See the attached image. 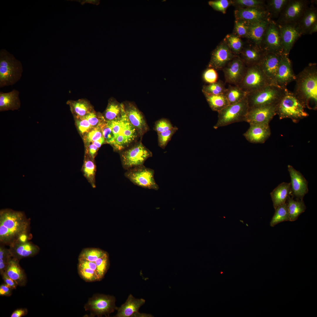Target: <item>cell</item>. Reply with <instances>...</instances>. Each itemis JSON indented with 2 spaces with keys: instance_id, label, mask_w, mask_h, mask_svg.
Segmentation results:
<instances>
[{
  "instance_id": "cell-1",
  "label": "cell",
  "mask_w": 317,
  "mask_h": 317,
  "mask_svg": "<svg viewBox=\"0 0 317 317\" xmlns=\"http://www.w3.org/2000/svg\"><path fill=\"white\" fill-rule=\"evenodd\" d=\"M30 222L25 213L6 208L0 210V244L9 246L28 235Z\"/></svg>"
},
{
  "instance_id": "cell-61",
  "label": "cell",
  "mask_w": 317,
  "mask_h": 317,
  "mask_svg": "<svg viewBox=\"0 0 317 317\" xmlns=\"http://www.w3.org/2000/svg\"><path fill=\"white\" fill-rule=\"evenodd\" d=\"M317 31V23H315L311 28L308 34L311 35Z\"/></svg>"
},
{
  "instance_id": "cell-3",
  "label": "cell",
  "mask_w": 317,
  "mask_h": 317,
  "mask_svg": "<svg viewBox=\"0 0 317 317\" xmlns=\"http://www.w3.org/2000/svg\"><path fill=\"white\" fill-rule=\"evenodd\" d=\"M108 122L114 136L111 144L114 150L121 152L136 138L138 133L130 123L125 112L117 119Z\"/></svg>"
},
{
  "instance_id": "cell-8",
  "label": "cell",
  "mask_w": 317,
  "mask_h": 317,
  "mask_svg": "<svg viewBox=\"0 0 317 317\" xmlns=\"http://www.w3.org/2000/svg\"><path fill=\"white\" fill-rule=\"evenodd\" d=\"M272 84L258 65L247 67L243 78L238 86L247 94Z\"/></svg>"
},
{
  "instance_id": "cell-13",
  "label": "cell",
  "mask_w": 317,
  "mask_h": 317,
  "mask_svg": "<svg viewBox=\"0 0 317 317\" xmlns=\"http://www.w3.org/2000/svg\"><path fill=\"white\" fill-rule=\"evenodd\" d=\"M307 0H289L280 14L276 23L278 24H296L309 6Z\"/></svg>"
},
{
  "instance_id": "cell-29",
  "label": "cell",
  "mask_w": 317,
  "mask_h": 317,
  "mask_svg": "<svg viewBox=\"0 0 317 317\" xmlns=\"http://www.w3.org/2000/svg\"><path fill=\"white\" fill-rule=\"evenodd\" d=\"M271 19L269 18L259 22L249 24L247 37L260 47L265 31Z\"/></svg>"
},
{
  "instance_id": "cell-53",
  "label": "cell",
  "mask_w": 317,
  "mask_h": 317,
  "mask_svg": "<svg viewBox=\"0 0 317 317\" xmlns=\"http://www.w3.org/2000/svg\"><path fill=\"white\" fill-rule=\"evenodd\" d=\"M236 3L240 5L247 8H265L264 1L259 0H236Z\"/></svg>"
},
{
  "instance_id": "cell-10",
  "label": "cell",
  "mask_w": 317,
  "mask_h": 317,
  "mask_svg": "<svg viewBox=\"0 0 317 317\" xmlns=\"http://www.w3.org/2000/svg\"><path fill=\"white\" fill-rule=\"evenodd\" d=\"M152 156L151 152L141 142L120 152L122 167L127 170L143 165L145 161Z\"/></svg>"
},
{
  "instance_id": "cell-38",
  "label": "cell",
  "mask_w": 317,
  "mask_h": 317,
  "mask_svg": "<svg viewBox=\"0 0 317 317\" xmlns=\"http://www.w3.org/2000/svg\"><path fill=\"white\" fill-rule=\"evenodd\" d=\"M289 0H269L267 1L266 9L270 18H278Z\"/></svg>"
},
{
  "instance_id": "cell-25",
  "label": "cell",
  "mask_w": 317,
  "mask_h": 317,
  "mask_svg": "<svg viewBox=\"0 0 317 317\" xmlns=\"http://www.w3.org/2000/svg\"><path fill=\"white\" fill-rule=\"evenodd\" d=\"M317 23V9L313 5L308 6L302 16L295 24L302 35L308 34L311 27Z\"/></svg>"
},
{
  "instance_id": "cell-34",
  "label": "cell",
  "mask_w": 317,
  "mask_h": 317,
  "mask_svg": "<svg viewBox=\"0 0 317 317\" xmlns=\"http://www.w3.org/2000/svg\"><path fill=\"white\" fill-rule=\"evenodd\" d=\"M286 202L289 221H295L306 210V207L304 203L303 200H295L293 197H291L290 196L288 198Z\"/></svg>"
},
{
  "instance_id": "cell-37",
  "label": "cell",
  "mask_w": 317,
  "mask_h": 317,
  "mask_svg": "<svg viewBox=\"0 0 317 317\" xmlns=\"http://www.w3.org/2000/svg\"><path fill=\"white\" fill-rule=\"evenodd\" d=\"M247 93L237 85H229L224 94L229 104L237 103L246 97Z\"/></svg>"
},
{
  "instance_id": "cell-57",
  "label": "cell",
  "mask_w": 317,
  "mask_h": 317,
  "mask_svg": "<svg viewBox=\"0 0 317 317\" xmlns=\"http://www.w3.org/2000/svg\"><path fill=\"white\" fill-rule=\"evenodd\" d=\"M87 149L86 153V154L88 155L92 159H94L96 156L98 148L92 143L87 146Z\"/></svg>"
},
{
  "instance_id": "cell-9",
  "label": "cell",
  "mask_w": 317,
  "mask_h": 317,
  "mask_svg": "<svg viewBox=\"0 0 317 317\" xmlns=\"http://www.w3.org/2000/svg\"><path fill=\"white\" fill-rule=\"evenodd\" d=\"M115 297L102 294H94L85 304V311H89L92 316H108L118 308L116 306Z\"/></svg>"
},
{
  "instance_id": "cell-2",
  "label": "cell",
  "mask_w": 317,
  "mask_h": 317,
  "mask_svg": "<svg viewBox=\"0 0 317 317\" xmlns=\"http://www.w3.org/2000/svg\"><path fill=\"white\" fill-rule=\"evenodd\" d=\"M294 93L305 108H317V65L310 63L296 75Z\"/></svg>"
},
{
  "instance_id": "cell-55",
  "label": "cell",
  "mask_w": 317,
  "mask_h": 317,
  "mask_svg": "<svg viewBox=\"0 0 317 317\" xmlns=\"http://www.w3.org/2000/svg\"><path fill=\"white\" fill-rule=\"evenodd\" d=\"M85 117L92 128L98 126L104 119L102 115H98L92 111L85 116Z\"/></svg>"
},
{
  "instance_id": "cell-36",
  "label": "cell",
  "mask_w": 317,
  "mask_h": 317,
  "mask_svg": "<svg viewBox=\"0 0 317 317\" xmlns=\"http://www.w3.org/2000/svg\"><path fill=\"white\" fill-rule=\"evenodd\" d=\"M71 110L76 117H83L92 111V107L89 103L84 100L76 101H69L67 102Z\"/></svg>"
},
{
  "instance_id": "cell-40",
  "label": "cell",
  "mask_w": 317,
  "mask_h": 317,
  "mask_svg": "<svg viewBox=\"0 0 317 317\" xmlns=\"http://www.w3.org/2000/svg\"><path fill=\"white\" fill-rule=\"evenodd\" d=\"M106 252L98 248H86L83 250L81 252L79 259L95 262L98 258L102 257Z\"/></svg>"
},
{
  "instance_id": "cell-21",
  "label": "cell",
  "mask_w": 317,
  "mask_h": 317,
  "mask_svg": "<svg viewBox=\"0 0 317 317\" xmlns=\"http://www.w3.org/2000/svg\"><path fill=\"white\" fill-rule=\"evenodd\" d=\"M123 104L129 120L136 129L139 134L143 135L149 128L142 114L133 103L126 102Z\"/></svg>"
},
{
  "instance_id": "cell-39",
  "label": "cell",
  "mask_w": 317,
  "mask_h": 317,
  "mask_svg": "<svg viewBox=\"0 0 317 317\" xmlns=\"http://www.w3.org/2000/svg\"><path fill=\"white\" fill-rule=\"evenodd\" d=\"M289 221V215L286 202L275 209V212L270 222L271 227L283 222Z\"/></svg>"
},
{
  "instance_id": "cell-33",
  "label": "cell",
  "mask_w": 317,
  "mask_h": 317,
  "mask_svg": "<svg viewBox=\"0 0 317 317\" xmlns=\"http://www.w3.org/2000/svg\"><path fill=\"white\" fill-rule=\"evenodd\" d=\"M94 160L85 155L81 171L93 188H96V166Z\"/></svg>"
},
{
  "instance_id": "cell-35",
  "label": "cell",
  "mask_w": 317,
  "mask_h": 317,
  "mask_svg": "<svg viewBox=\"0 0 317 317\" xmlns=\"http://www.w3.org/2000/svg\"><path fill=\"white\" fill-rule=\"evenodd\" d=\"M204 95L210 107L213 111L218 112L230 105L224 94Z\"/></svg>"
},
{
  "instance_id": "cell-16",
  "label": "cell",
  "mask_w": 317,
  "mask_h": 317,
  "mask_svg": "<svg viewBox=\"0 0 317 317\" xmlns=\"http://www.w3.org/2000/svg\"><path fill=\"white\" fill-rule=\"evenodd\" d=\"M296 79V75L289 56L284 55L273 81V84L286 88L289 84L295 81Z\"/></svg>"
},
{
  "instance_id": "cell-30",
  "label": "cell",
  "mask_w": 317,
  "mask_h": 317,
  "mask_svg": "<svg viewBox=\"0 0 317 317\" xmlns=\"http://www.w3.org/2000/svg\"><path fill=\"white\" fill-rule=\"evenodd\" d=\"M241 53V59L247 67L258 65L265 54L261 48L256 44L246 48Z\"/></svg>"
},
{
  "instance_id": "cell-19",
  "label": "cell",
  "mask_w": 317,
  "mask_h": 317,
  "mask_svg": "<svg viewBox=\"0 0 317 317\" xmlns=\"http://www.w3.org/2000/svg\"><path fill=\"white\" fill-rule=\"evenodd\" d=\"M9 247L12 257L19 261L24 258L34 256L40 250L38 246L28 240L18 241Z\"/></svg>"
},
{
  "instance_id": "cell-48",
  "label": "cell",
  "mask_w": 317,
  "mask_h": 317,
  "mask_svg": "<svg viewBox=\"0 0 317 317\" xmlns=\"http://www.w3.org/2000/svg\"><path fill=\"white\" fill-rule=\"evenodd\" d=\"M103 136L102 131L100 127L98 126L92 128L86 133L84 139L85 141L88 146L90 143L98 140Z\"/></svg>"
},
{
  "instance_id": "cell-31",
  "label": "cell",
  "mask_w": 317,
  "mask_h": 317,
  "mask_svg": "<svg viewBox=\"0 0 317 317\" xmlns=\"http://www.w3.org/2000/svg\"><path fill=\"white\" fill-rule=\"evenodd\" d=\"M291 193L290 183L283 182L276 187L270 193L274 209L285 203Z\"/></svg>"
},
{
  "instance_id": "cell-11",
  "label": "cell",
  "mask_w": 317,
  "mask_h": 317,
  "mask_svg": "<svg viewBox=\"0 0 317 317\" xmlns=\"http://www.w3.org/2000/svg\"><path fill=\"white\" fill-rule=\"evenodd\" d=\"M154 170L143 165L127 170L125 176L134 184L145 188L158 190L159 187L154 178Z\"/></svg>"
},
{
  "instance_id": "cell-5",
  "label": "cell",
  "mask_w": 317,
  "mask_h": 317,
  "mask_svg": "<svg viewBox=\"0 0 317 317\" xmlns=\"http://www.w3.org/2000/svg\"><path fill=\"white\" fill-rule=\"evenodd\" d=\"M305 108L294 92L286 89L276 104V114L281 119L290 118L297 122L308 116Z\"/></svg>"
},
{
  "instance_id": "cell-4",
  "label": "cell",
  "mask_w": 317,
  "mask_h": 317,
  "mask_svg": "<svg viewBox=\"0 0 317 317\" xmlns=\"http://www.w3.org/2000/svg\"><path fill=\"white\" fill-rule=\"evenodd\" d=\"M23 69L21 62L4 49L0 51V88L12 86L21 79Z\"/></svg>"
},
{
  "instance_id": "cell-54",
  "label": "cell",
  "mask_w": 317,
  "mask_h": 317,
  "mask_svg": "<svg viewBox=\"0 0 317 317\" xmlns=\"http://www.w3.org/2000/svg\"><path fill=\"white\" fill-rule=\"evenodd\" d=\"M209 4L214 9L225 14L230 2L227 0H218L210 1Z\"/></svg>"
},
{
  "instance_id": "cell-58",
  "label": "cell",
  "mask_w": 317,
  "mask_h": 317,
  "mask_svg": "<svg viewBox=\"0 0 317 317\" xmlns=\"http://www.w3.org/2000/svg\"><path fill=\"white\" fill-rule=\"evenodd\" d=\"M13 290L4 283L2 284L0 286V295L9 296L12 294Z\"/></svg>"
},
{
  "instance_id": "cell-52",
  "label": "cell",
  "mask_w": 317,
  "mask_h": 317,
  "mask_svg": "<svg viewBox=\"0 0 317 317\" xmlns=\"http://www.w3.org/2000/svg\"><path fill=\"white\" fill-rule=\"evenodd\" d=\"M76 123L79 131L82 134H86L92 129L85 116L76 117Z\"/></svg>"
},
{
  "instance_id": "cell-7",
  "label": "cell",
  "mask_w": 317,
  "mask_h": 317,
  "mask_svg": "<svg viewBox=\"0 0 317 317\" xmlns=\"http://www.w3.org/2000/svg\"><path fill=\"white\" fill-rule=\"evenodd\" d=\"M249 108L246 97L237 103L229 105L218 112V120L214 128L217 129L234 123L245 121Z\"/></svg>"
},
{
  "instance_id": "cell-43",
  "label": "cell",
  "mask_w": 317,
  "mask_h": 317,
  "mask_svg": "<svg viewBox=\"0 0 317 317\" xmlns=\"http://www.w3.org/2000/svg\"><path fill=\"white\" fill-rule=\"evenodd\" d=\"M97 266V272L99 281L104 277L109 267V257L106 252L95 262Z\"/></svg>"
},
{
  "instance_id": "cell-15",
  "label": "cell",
  "mask_w": 317,
  "mask_h": 317,
  "mask_svg": "<svg viewBox=\"0 0 317 317\" xmlns=\"http://www.w3.org/2000/svg\"><path fill=\"white\" fill-rule=\"evenodd\" d=\"M246 68L241 58L235 56L222 70L225 82L238 86L243 78Z\"/></svg>"
},
{
  "instance_id": "cell-49",
  "label": "cell",
  "mask_w": 317,
  "mask_h": 317,
  "mask_svg": "<svg viewBox=\"0 0 317 317\" xmlns=\"http://www.w3.org/2000/svg\"><path fill=\"white\" fill-rule=\"evenodd\" d=\"M173 127L169 120L162 118L155 122L154 129L158 134L168 130Z\"/></svg>"
},
{
  "instance_id": "cell-56",
  "label": "cell",
  "mask_w": 317,
  "mask_h": 317,
  "mask_svg": "<svg viewBox=\"0 0 317 317\" xmlns=\"http://www.w3.org/2000/svg\"><path fill=\"white\" fill-rule=\"evenodd\" d=\"M4 283L9 286L13 289H16L18 284L13 279L8 276L4 272L1 275Z\"/></svg>"
},
{
  "instance_id": "cell-26",
  "label": "cell",
  "mask_w": 317,
  "mask_h": 317,
  "mask_svg": "<svg viewBox=\"0 0 317 317\" xmlns=\"http://www.w3.org/2000/svg\"><path fill=\"white\" fill-rule=\"evenodd\" d=\"M145 302L144 299H136L130 294L125 302L118 308V312L115 317H136L139 308Z\"/></svg>"
},
{
  "instance_id": "cell-59",
  "label": "cell",
  "mask_w": 317,
  "mask_h": 317,
  "mask_svg": "<svg viewBox=\"0 0 317 317\" xmlns=\"http://www.w3.org/2000/svg\"><path fill=\"white\" fill-rule=\"evenodd\" d=\"M28 310L26 308H18L13 312L11 316V317H21L26 315L28 313Z\"/></svg>"
},
{
  "instance_id": "cell-50",
  "label": "cell",
  "mask_w": 317,
  "mask_h": 317,
  "mask_svg": "<svg viewBox=\"0 0 317 317\" xmlns=\"http://www.w3.org/2000/svg\"><path fill=\"white\" fill-rule=\"evenodd\" d=\"M248 25L249 23L243 21L236 20L234 27L236 33L240 37H247Z\"/></svg>"
},
{
  "instance_id": "cell-24",
  "label": "cell",
  "mask_w": 317,
  "mask_h": 317,
  "mask_svg": "<svg viewBox=\"0 0 317 317\" xmlns=\"http://www.w3.org/2000/svg\"><path fill=\"white\" fill-rule=\"evenodd\" d=\"M248 130L243 136L249 142L253 143H263L271 134L269 124H250Z\"/></svg>"
},
{
  "instance_id": "cell-62",
  "label": "cell",
  "mask_w": 317,
  "mask_h": 317,
  "mask_svg": "<svg viewBox=\"0 0 317 317\" xmlns=\"http://www.w3.org/2000/svg\"><path fill=\"white\" fill-rule=\"evenodd\" d=\"M83 2H85V3L87 2V3H88L96 4L97 3V2L98 1H96V0H86L85 1H83Z\"/></svg>"
},
{
  "instance_id": "cell-28",
  "label": "cell",
  "mask_w": 317,
  "mask_h": 317,
  "mask_svg": "<svg viewBox=\"0 0 317 317\" xmlns=\"http://www.w3.org/2000/svg\"><path fill=\"white\" fill-rule=\"evenodd\" d=\"M19 261L11 257L5 271L6 274L21 286L26 285L27 279L24 270L19 264Z\"/></svg>"
},
{
  "instance_id": "cell-41",
  "label": "cell",
  "mask_w": 317,
  "mask_h": 317,
  "mask_svg": "<svg viewBox=\"0 0 317 317\" xmlns=\"http://www.w3.org/2000/svg\"><path fill=\"white\" fill-rule=\"evenodd\" d=\"M225 40L226 44L234 55L241 53L242 50L243 44L241 40L238 36L228 34Z\"/></svg>"
},
{
  "instance_id": "cell-23",
  "label": "cell",
  "mask_w": 317,
  "mask_h": 317,
  "mask_svg": "<svg viewBox=\"0 0 317 317\" xmlns=\"http://www.w3.org/2000/svg\"><path fill=\"white\" fill-rule=\"evenodd\" d=\"M284 55L278 53H265L258 65L272 84L273 81Z\"/></svg>"
},
{
  "instance_id": "cell-47",
  "label": "cell",
  "mask_w": 317,
  "mask_h": 317,
  "mask_svg": "<svg viewBox=\"0 0 317 317\" xmlns=\"http://www.w3.org/2000/svg\"><path fill=\"white\" fill-rule=\"evenodd\" d=\"M98 126L102 131L105 142L111 145L114 141V136L108 122L104 119Z\"/></svg>"
},
{
  "instance_id": "cell-44",
  "label": "cell",
  "mask_w": 317,
  "mask_h": 317,
  "mask_svg": "<svg viewBox=\"0 0 317 317\" xmlns=\"http://www.w3.org/2000/svg\"><path fill=\"white\" fill-rule=\"evenodd\" d=\"M79 274L81 277L87 282L99 281L96 272L89 268L78 266Z\"/></svg>"
},
{
  "instance_id": "cell-27",
  "label": "cell",
  "mask_w": 317,
  "mask_h": 317,
  "mask_svg": "<svg viewBox=\"0 0 317 317\" xmlns=\"http://www.w3.org/2000/svg\"><path fill=\"white\" fill-rule=\"evenodd\" d=\"M19 93V92L15 89L8 92H0V112L18 109L21 105Z\"/></svg>"
},
{
  "instance_id": "cell-46",
  "label": "cell",
  "mask_w": 317,
  "mask_h": 317,
  "mask_svg": "<svg viewBox=\"0 0 317 317\" xmlns=\"http://www.w3.org/2000/svg\"><path fill=\"white\" fill-rule=\"evenodd\" d=\"M5 245L0 244V274L1 275L5 272L8 262L12 257L9 250Z\"/></svg>"
},
{
  "instance_id": "cell-42",
  "label": "cell",
  "mask_w": 317,
  "mask_h": 317,
  "mask_svg": "<svg viewBox=\"0 0 317 317\" xmlns=\"http://www.w3.org/2000/svg\"><path fill=\"white\" fill-rule=\"evenodd\" d=\"M226 88L221 80L203 86L202 91L203 94L219 95L224 94Z\"/></svg>"
},
{
  "instance_id": "cell-18",
  "label": "cell",
  "mask_w": 317,
  "mask_h": 317,
  "mask_svg": "<svg viewBox=\"0 0 317 317\" xmlns=\"http://www.w3.org/2000/svg\"><path fill=\"white\" fill-rule=\"evenodd\" d=\"M278 24L280 32L284 54L289 56L295 42L302 35L295 24Z\"/></svg>"
},
{
  "instance_id": "cell-14",
  "label": "cell",
  "mask_w": 317,
  "mask_h": 317,
  "mask_svg": "<svg viewBox=\"0 0 317 317\" xmlns=\"http://www.w3.org/2000/svg\"><path fill=\"white\" fill-rule=\"evenodd\" d=\"M276 104L249 108L245 121L249 124H269L276 114Z\"/></svg>"
},
{
  "instance_id": "cell-51",
  "label": "cell",
  "mask_w": 317,
  "mask_h": 317,
  "mask_svg": "<svg viewBox=\"0 0 317 317\" xmlns=\"http://www.w3.org/2000/svg\"><path fill=\"white\" fill-rule=\"evenodd\" d=\"M202 77L205 82L210 84L217 81L218 75L216 70L208 68L203 72Z\"/></svg>"
},
{
  "instance_id": "cell-12",
  "label": "cell",
  "mask_w": 317,
  "mask_h": 317,
  "mask_svg": "<svg viewBox=\"0 0 317 317\" xmlns=\"http://www.w3.org/2000/svg\"><path fill=\"white\" fill-rule=\"evenodd\" d=\"M261 47L265 53L282 54L283 49L278 24L270 20L265 31Z\"/></svg>"
},
{
  "instance_id": "cell-45",
  "label": "cell",
  "mask_w": 317,
  "mask_h": 317,
  "mask_svg": "<svg viewBox=\"0 0 317 317\" xmlns=\"http://www.w3.org/2000/svg\"><path fill=\"white\" fill-rule=\"evenodd\" d=\"M178 129V128L175 126L166 131L157 134L159 146L162 149H164Z\"/></svg>"
},
{
  "instance_id": "cell-20",
  "label": "cell",
  "mask_w": 317,
  "mask_h": 317,
  "mask_svg": "<svg viewBox=\"0 0 317 317\" xmlns=\"http://www.w3.org/2000/svg\"><path fill=\"white\" fill-rule=\"evenodd\" d=\"M288 170L291 178V189L293 196L296 200H303L308 192V181L302 174L292 166L288 165Z\"/></svg>"
},
{
  "instance_id": "cell-6",
  "label": "cell",
  "mask_w": 317,
  "mask_h": 317,
  "mask_svg": "<svg viewBox=\"0 0 317 317\" xmlns=\"http://www.w3.org/2000/svg\"><path fill=\"white\" fill-rule=\"evenodd\" d=\"M286 89L271 84L247 93L246 98L249 108L277 104Z\"/></svg>"
},
{
  "instance_id": "cell-17",
  "label": "cell",
  "mask_w": 317,
  "mask_h": 317,
  "mask_svg": "<svg viewBox=\"0 0 317 317\" xmlns=\"http://www.w3.org/2000/svg\"><path fill=\"white\" fill-rule=\"evenodd\" d=\"M235 56L227 44L222 43L212 52L208 67L216 70H222Z\"/></svg>"
},
{
  "instance_id": "cell-32",
  "label": "cell",
  "mask_w": 317,
  "mask_h": 317,
  "mask_svg": "<svg viewBox=\"0 0 317 317\" xmlns=\"http://www.w3.org/2000/svg\"><path fill=\"white\" fill-rule=\"evenodd\" d=\"M124 112L123 103H120L112 99L109 100L103 116L106 121H112L119 118Z\"/></svg>"
},
{
  "instance_id": "cell-60",
  "label": "cell",
  "mask_w": 317,
  "mask_h": 317,
  "mask_svg": "<svg viewBox=\"0 0 317 317\" xmlns=\"http://www.w3.org/2000/svg\"><path fill=\"white\" fill-rule=\"evenodd\" d=\"M105 142L104 137L103 136L98 140L92 142V143L96 146L98 149L104 142Z\"/></svg>"
},
{
  "instance_id": "cell-22",
  "label": "cell",
  "mask_w": 317,
  "mask_h": 317,
  "mask_svg": "<svg viewBox=\"0 0 317 317\" xmlns=\"http://www.w3.org/2000/svg\"><path fill=\"white\" fill-rule=\"evenodd\" d=\"M236 20L242 21L249 24L260 21L270 18L265 8H240L235 11Z\"/></svg>"
}]
</instances>
